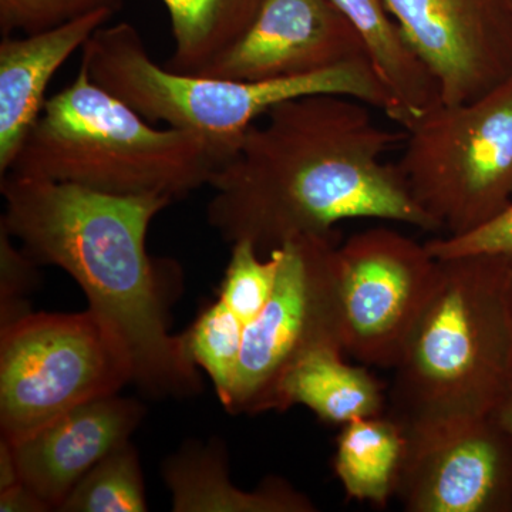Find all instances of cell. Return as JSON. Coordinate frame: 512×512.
Segmentation results:
<instances>
[{
  "instance_id": "4316f807",
  "label": "cell",
  "mask_w": 512,
  "mask_h": 512,
  "mask_svg": "<svg viewBox=\"0 0 512 512\" xmlns=\"http://www.w3.org/2000/svg\"><path fill=\"white\" fill-rule=\"evenodd\" d=\"M495 419L504 427L505 430L512 436V392L508 394L504 403L498 407L497 412L494 413Z\"/></svg>"
},
{
  "instance_id": "6da1fadb",
  "label": "cell",
  "mask_w": 512,
  "mask_h": 512,
  "mask_svg": "<svg viewBox=\"0 0 512 512\" xmlns=\"http://www.w3.org/2000/svg\"><path fill=\"white\" fill-rule=\"evenodd\" d=\"M363 101L316 94L284 101L249 128L210 180L208 222L229 244L271 254L339 222L370 218L440 232L387 151L404 140Z\"/></svg>"
},
{
  "instance_id": "44dd1931",
  "label": "cell",
  "mask_w": 512,
  "mask_h": 512,
  "mask_svg": "<svg viewBox=\"0 0 512 512\" xmlns=\"http://www.w3.org/2000/svg\"><path fill=\"white\" fill-rule=\"evenodd\" d=\"M245 326L221 299L208 306L184 333L192 362L211 377L222 406L234 387Z\"/></svg>"
},
{
  "instance_id": "5bb4252c",
  "label": "cell",
  "mask_w": 512,
  "mask_h": 512,
  "mask_svg": "<svg viewBox=\"0 0 512 512\" xmlns=\"http://www.w3.org/2000/svg\"><path fill=\"white\" fill-rule=\"evenodd\" d=\"M99 10L32 35L2 36L0 42V177L8 174L46 104L57 70L113 18Z\"/></svg>"
},
{
  "instance_id": "277c9868",
  "label": "cell",
  "mask_w": 512,
  "mask_h": 512,
  "mask_svg": "<svg viewBox=\"0 0 512 512\" xmlns=\"http://www.w3.org/2000/svg\"><path fill=\"white\" fill-rule=\"evenodd\" d=\"M224 161L198 134L151 126L80 64L72 83L47 99L9 173L175 201L210 184Z\"/></svg>"
},
{
  "instance_id": "ba28073f",
  "label": "cell",
  "mask_w": 512,
  "mask_h": 512,
  "mask_svg": "<svg viewBox=\"0 0 512 512\" xmlns=\"http://www.w3.org/2000/svg\"><path fill=\"white\" fill-rule=\"evenodd\" d=\"M336 248L335 234L306 235L279 248L274 292L245 328L227 412H279L282 384L298 363L318 350L346 353Z\"/></svg>"
},
{
  "instance_id": "2e32d148",
  "label": "cell",
  "mask_w": 512,
  "mask_h": 512,
  "mask_svg": "<svg viewBox=\"0 0 512 512\" xmlns=\"http://www.w3.org/2000/svg\"><path fill=\"white\" fill-rule=\"evenodd\" d=\"M355 29L369 63L396 107V120L409 130L443 104L439 84L421 62L384 0H330Z\"/></svg>"
},
{
  "instance_id": "cb8c5ba5",
  "label": "cell",
  "mask_w": 512,
  "mask_h": 512,
  "mask_svg": "<svg viewBox=\"0 0 512 512\" xmlns=\"http://www.w3.org/2000/svg\"><path fill=\"white\" fill-rule=\"evenodd\" d=\"M39 265L13 244V238L0 225V323L2 328L30 313L25 296L35 288Z\"/></svg>"
},
{
  "instance_id": "4fadbf2b",
  "label": "cell",
  "mask_w": 512,
  "mask_h": 512,
  "mask_svg": "<svg viewBox=\"0 0 512 512\" xmlns=\"http://www.w3.org/2000/svg\"><path fill=\"white\" fill-rule=\"evenodd\" d=\"M144 416L119 394L74 407L18 443L10 444L20 481L52 510L104 457L130 441Z\"/></svg>"
},
{
  "instance_id": "8fae6325",
  "label": "cell",
  "mask_w": 512,
  "mask_h": 512,
  "mask_svg": "<svg viewBox=\"0 0 512 512\" xmlns=\"http://www.w3.org/2000/svg\"><path fill=\"white\" fill-rule=\"evenodd\" d=\"M439 84L443 104L477 99L512 76V0H384Z\"/></svg>"
},
{
  "instance_id": "ac0fdd59",
  "label": "cell",
  "mask_w": 512,
  "mask_h": 512,
  "mask_svg": "<svg viewBox=\"0 0 512 512\" xmlns=\"http://www.w3.org/2000/svg\"><path fill=\"white\" fill-rule=\"evenodd\" d=\"M404 450L403 426L386 413L343 424L333 464L346 495L386 507L396 494Z\"/></svg>"
},
{
  "instance_id": "d4e9b609",
  "label": "cell",
  "mask_w": 512,
  "mask_h": 512,
  "mask_svg": "<svg viewBox=\"0 0 512 512\" xmlns=\"http://www.w3.org/2000/svg\"><path fill=\"white\" fill-rule=\"evenodd\" d=\"M426 245L437 259L471 255L512 256V202L480 227L466 234L431 239Z\"/></svg>"
},
{
  "instance_id": "7c38bea8",
  "label": "cell",
  "mask_w": 512,
  "mask_h": 512,
  "mask_svg": "<svg viewBox=\"0 0 512 512\" xmlns=\"http://www.w3.org/2000/svg\"><path fill=\"white\" fill-rule=\"evenodd\" d=\"M357 57H366L362 42L330 0H264L244 35L197 76L262 82Z\"/></svg>"
},
{
  "instance_id": "83f0119b",
  "label": "cell",
  "mask_w": 512,
  "mask_h": 512,
  "mask_svg": "<svg viewBox=\"0 0 512 512\" xmlns=\"http://www.w3.org/2000/svg\"><path fill=\"white\" fill-rule=\"evenodd\" d=\"M505 298H507L508 315L512 329V256H507V281H505Z\"/></svg>"
},
{
  "instance_id": "8992f818",
  "label": "cell",
  "mask_w": 512,
  "mask_h": 512,
  "mask_svg": "<svg viewBox=\"0 0 512 512\" xmlns=\"http://www.w3.org/2000/svg\"><path fill=\"white\" fill-rule=\"evenodd\" d=\"M397 168L421 210L466 234L512 202V76L477 99L440 104L406 131Z\"/></svg>"
},
{
  "instance_id": "7402d4cb",
  "label": "cell",
  "mask_w": 512,
  "mask_h": 512,
  "mask_svg": "<svg viewBox=\"0 0 512 512\" xmlns=\"http://www.w3.org/2000/svg\"><path fill=\"white\" fill-rule=\"evenodd\" d=\"M259 254L249 241L232 244L231 259L221 284V301L245 328L264 311L281 266V249H275L266 259Z\"/></svg>"
},
{
  "instance_id": "ffe728a7",
  "label": "cell",
  "mask_w": 512,
  "mask_h": 512,
  "mask_svg": "<svg viewBox=\"0 0 512 512\" xmlns=\"http://www.w3.org/2000/svg\"><path fill=\"white\" fill-rule=\"evenodd\" d=\"M57 511H147L143 473L133 444L128 441L104 457L74 485Z\"/></svg>"
},
{
  "instance_id": "603a6c76",
  "label": "cell",
  "mask_w": 512,
  "mask_h": 512,
  "mask_svg": "<svg viewBox=\"0 0 512 512\" xmlns=\"http://www.w3.org/2000/svg\"><path fill=\"white\" fill-rule=\"evenodd\" d=\"M123 0H0V33L32 35L99 10L116 15Z\"/></svg>"
},
{
  "instance_id": "7a4b0ae2",
  "label": "cell",
  "mask_w": 512,
  "mask_h": 512,
  "mask_svg": "<svg viewBox=\"0 0 512 512\" xmlns=\"http://www.w3.org/2000/svg\"><path fill=\"white\" fill-rule=\"evenodd\" d=\"M0 225L37 264L72 276L89 311L114 333L151 396L201 392L184 335L168 325L164 266L147 251L151 221L173 202L164 195L107 194L80 185L6 174Z\"/></svg>"
},
{
  "instance_id": "30bf717a",
  "label": "cell",
  "mask_w": 512,
  "mask_h": 512,
  "mask_svg": "<svg viewBox=\"0 0 512 512\" xmlns=\"http://www.w3.org/2000/svg\"><path fill=\"white\" fill-rule=\"evenodd\" d=\"M394 497L409 512L512 508V436L494 414L403 426Z\"/></svg>"
},
{
  "instance_id": "5b68a950",
  "label": "cell",
  "mask_w": 512,
  "mask_h": 512,
  "mask_svg": "<svg viewBox=\"0 0 512 512\" xmlns=\"http://www.w3.org/2000/svg\"><path fill=\"white\" fill-rule=\"evenodd\" d=\"M90 79L147 121L191 131L217 147L225 160L245 133L284 101L338 94L363 101L396 119V107L366 57L284 79L242 82L173 72L151 59L131 23L104 25L82 49Z\"/></svg>"
},
{
  "instance_id": "9c48e42d",
  "label": "cell",
  "mask_w": 512,
  "mask_h": 512,
  "mask_svg": "<svg viewBox=\"0 0 512 512\" xmlns=\"http://www.w3.org/2000/svg\"><path fill=\"white\" fill-rule=\"evenodd\" d=\"M336 268L346 353L393 369L436 289L439 259L426 244L376 227L338 245Z\"/></svg>"
},
{
  "instance_id": "3957f363",
  "label": "cell",
  "mask_w": 512,
  "mask_h": 512,
  "mask_svg": "<svg viewBox=\"0 0 512 512\" xmlns=\"http://www.w3.org/2000/svg\"><path fill=\"white\" fill-rule=\"evenodd\" d=\"M436 289L387 390V416L402 426L484 417L512 392L507 256L439 259Z\"/></svg>"
},
{
  "instance_id": "9a60e30c",
  "label": "cell",
  "mask_w": 512,
  "mask_h": 512,
  "mask_svg": "<svg viewBox=\"0 0 512 512\" xmlns=\"http://www.w3.org/2000/svg\"><path fill=\"white\" fill-rule=\"evenodd\" d=\"M221 441L187 444L164 464V480L175 512H313L315 505L281 478H268L258 490L242 491L229 481Z\"/></svg>"
},
{
  "instance_id": "52a82bcc",
  "label": "cell",
  "mask_w": 512,
  "mask_h": 512,
  "mask_svg": "<svg viewBox=\"0 0 512 512\" xmlns=\"http://www.w3.org/2000/svg\"><path fill=\"white\" fill-rule=\"evenodd\" d=\"M0 335V429L10 444L133 383L126 349L89 309L30 312Z\"/></svg>"
},
{
  "instance_id": "d6986e66",
  "label": "cell",
  "mask_w": 512,
  "mask_h": 512,
  "mask_svg": "<svg viewBox=\"0 0 512 512\" xmlns=\"http://www.w3.org/2000/svg\"><path fill=\"white\" fill-rule=\"evenodd\" d=\"M264 0H163L174 53L167 69L201 73L244 35Z\"/></svg>"
},
{
  "instance_id": "e0dca14e",
  "label": "cell",
  "mask_w": 512,
  "mask_h": 512,
  "mask_svg": "<svg viewBox=\"0 0 512 512\" xmlns=\"http://www.w3.org/2000/svg\"><path fill=\"white\" fill-rule=\"evenodd\" d=\"M302 404L320 420L346 424L382 416L387 392L372 373L350 366L338 350H318L305 357L282 384L279 412Z\"/></svg>"
},
{
  "instance_id": "484cf974",
  "label": "cell",
  "mask_w": 512,
  "mask_h": 512,
  "mask_svg": "<svg viewBox=\"0 0 512 512\" xmlns=\"http://www.w3.org/2000/svg\"><path fill=\"white\" fill-rule=\"evenodd\" d=\"M50 510L52 508L22 481L0 491V511L2 512H45Z\"/></svg>"
}]
</instances>
